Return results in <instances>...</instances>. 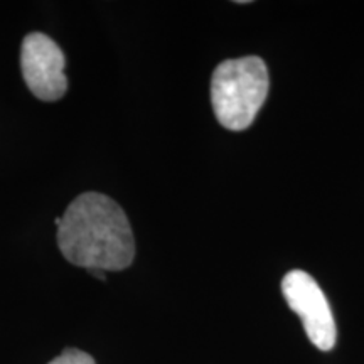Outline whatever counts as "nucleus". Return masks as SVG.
<instances>
[{
  "instance_id": "obj_5",
  "label": "nucleus",
  "mask_w": 364,
  "mask_h": 364,
  "mask_svg": "<svg viewBox=\"0 0 364 364\" xmlns=\"http://www.w3.org/2000/svg\"><path fill=\"white\" fill-rule=\"evenodd\" d=\"M49 364H97L88 353L80 349H65L58 358H54Z\"/></svg>"
},
{
  "instance_id": "obj_6",
  "label": "nucleus",
  "mask_w": 364,
  "mask_h": 364,
  "mask_svg": "<svg viewBox=\"0 0 364 364\" xmlns=\"http://www.w3.org/2000/svg\"><path fill=\"white\" fill-rule=\"evenodd\" d=\"M90 272V275H93V277H97V279H100V280H107V277H105V272L103 270H88Z\"/></svg>"
},
{
  "instance_id": "obj_1",
  "label": "nucleus",
  "mask_w": 364,
  "mask_h": 364,
  "mask_svg": "<svg viewBox=\"0 0 364 364\" xmlns=\"http://www.w3.org/2000/svg\"><path fill=\"white\" fill-rule=\"evenodd\" d=\"M58 247L68 262L86 270H125L135 258L129 218L100 193L81 194L66 208L58 225Z\"/></svg>"
},
{
  "instance_id": "obj_4",
  "label": "nucleus",
  "mask_w": 364,
  "mask_h": 364,
  "mask_svg": "<svg viewBox=\"0 0 364 364\" xmlns=\"http://www.w3.org/2000/svg\"><path fill=\"white\" fill-rule=\"evenodd\" d=\"M21 66L26 85L43 102H56L68 90L66 58L61 48L43 33L27 34L22 41Z\"/></svg>"
},
{
  "instance_id": "obj_3",
  "label": "nucleus",
  "mask_w": 364,
  "mask_h": 364,
  "mask_svg": "<svg viewBox=\"0 0 364 364\" xmlns=\"http://www.w3.org/2000/svg\"><path fill=\"white\" fill-rule=\"evenodd\" d=\"M282 292L289 307L302 321L311 343L321 351H331L338 329L327 297L317 282L306 272L292 270L282 280Z\"/></svg>"
},
{
  "instance_id": "obj_2",
  "label": "nucleus",
  "mask_w": 364,
  "mask_h": 364,
  "mask_svg": "<svg viewBox=\"0 0 364 364\" xmlns=\"http://www.w3.org/2000/svg\"><path fill=\"white\" fill-rule=\"evenodd\" d=\"M268 70L263 59H226L213 73L211 103L218 122L228 130H247L268 95Z\"/></svg>"
}]
</instances>
